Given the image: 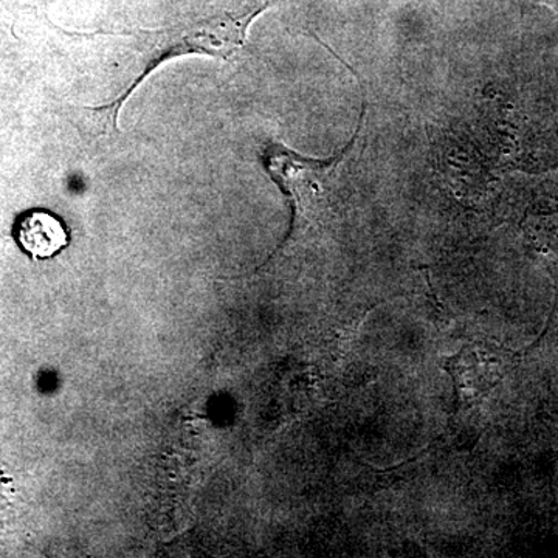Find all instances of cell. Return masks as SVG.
<instances>
[{"label": "cell", "instance_id": "cell-2", "mask_svg": "<svg viewBox=\"0 0 558 558\" xmlns=\"http://www.w3.org/2000/svg\"><path fill=\"white\" fill-rule=\"evenodd\" d=\"M444 365L454 381L459 398L476 400L484 398L501 381L508 369V360L506 355L498 354L497 349L470 344L453 357L446 359Z\"/></svg>", "mask_w": 558, "mask_h": 558}, {"label": "cell", "instance_id": "cell-1", "mask_svg": "<svg viewBox=\"0 0 558 558\" xmlns=\"http://www.w3.org/2000/svg\"><path fill=\"white\" fill-rule=\"evenodd\" d=\"M269 7V3H264L241 11L216 14L205 20L180 22L163 31L121 33L137 36L145 46L140 60V72L116 100L84 110L90 112L101 124L102 131L119 130L121 109L161 64L190 54H204L220 61L233 60L247 46L248 31L253 22Z\"/></svg>", "mask_w": 558, "mask_h": 558}, {"label": "cell", "instance_id": "cell-3", "mask_svg": "<svg viewBox=\"0 0 558 558\" xmlns=\"http://www.w3.org/2000/svg\"><path fill=\"white\" fill-rule=\"evenodd\" d=\"M13 236L22 252L36 260L53 258L70 244L64 220L49 209H28L17 216Z\"/></svg>", "mask_w": 558, "mask_h": 558}]
</instances>
